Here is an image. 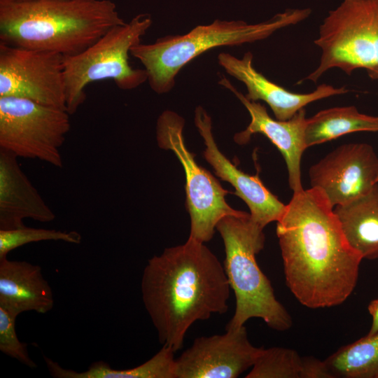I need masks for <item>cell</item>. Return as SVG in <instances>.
Here are the masks:
<instances>
[{
	"label": "cell",
	"instance_id": "obj_1",
	"mask_svg": "<svg viewBox=\"0 0 378 378\" xmlns=\"http://www.w3.org/2000/svg\"><path fill=\"white\" fill-rule=\"evenodd\" d=\"M276 231L286 284L301 304L328 308L351 295L363 258L348 242L320 189L293 192Z\"/></svg>",
	"mask_w": 378,
	"mask_h": 378
},
{
	"label": "cell",
	"instance_id": "obj_2",
	"mask_svg": "<svg viewBox=\"0 0 378 378\" xmlns=\"http://www.w3.org/2000/svg\"><path fill=\"white\" fill-rule=\"evenodd\" d=\"M230 289L218 258L190 237L150 258L141 282L143 303L159 342L174 352L183 347L194 323L228 310Z\"/></svg>",
	"mask_w": 378,
	"mask_h": 378
},
{
	"label": "cell",
	"instance_id": "obj_3",
	"mask_svg": "<svg viewBox=\"0 0 378 378\" xmlns=\"http://www.w3.org/2000/svg\"><path fill=\"white\" fill-rule=\"evenodd\" d=\"M125 23L111 0H0V42L63 56Z\"/></svg>",
	"mask_w": 378,
	"mask_h": 378
},
{
	"label": "cell",
	"instance_id": "obj_4",
	"mask_svg": "<svg viewBox=\"0 0 378 378\" xmlns=\"http://www.w3.org/2000/svg\"><path fill=\"white\" fill-rule=\"evenodd\" d=\"M311 13L310 8H289L257 24L217 19L183 35L165 36L149 44L140 42L131 48L130 54L144 65L150 88L162 94L172 90L176 76L185 65L206 51L263 40L304 20Z\"/></svg>",
	"mask_w": 378,
	"mask_h": 378
},
{
	"label": "cell",
	"instance_id": "obj_5",
	"mask_svg": "<svg viewBox=\"0 0 378 378\" xmlns=\"http://www.w3.org/2000/svg\"><path fill=\"white\" fill-rule=\"evenodd\" d=\"M216 229L224 243V269L236 300L235 311L226 329L243 326L252 318L262 319L274 330L290 329L292 318L276 298L270 280L256 261V255L264 247L263 229L245 211L224 216Z\"/></svg>",
	"mask_w": 378,
	"mask_h": 378
},
{
	"label": "cell",
	"instance_id": "obj_6",
	"mask_svg": "<svg viewBox=\"0 0 378 378\" xmlns=\"http://www.w3.org/2000/svg\"><path fill=\"white\" fill-rule=\"evenodd\" d=\"M151 24L149 14H139L130 22L110 29L81 52L64 56L66 111L70 115L85 100V88L90 83L111 79L118 88L129 90L147 81L144 69L130 66L129 54Z\"/></svg>",
	"mask_w": 378,
	"mask_h": 378
},
{
	"label": "cell",
	"instance_id": "obj_7",
	"mask_svg": "<svg viewBox=\"0 0 378 378\" xmlns=\"http://www.w3.org/2000/svg\"><path fill=\"white\" fill-rule=\"evenodd\" d=\"M321 50L318 67L304 80L314 83L337 68L347 75L378 66V0H343L329 12L314 41Z\"/></svg>",
	"mask_w": 378,
	"mask_h": 378
},
{
	"label": "cell",
	"instance_id": "obj_8",
	"mask_svg": "<svg viewBox=\"0 0 378 378\" xmlns=\"http://www.w3.org/2000/svg\"><path fill=\"white\" fill-rule=\"evenodd\" d=\"M70 115L29 99L0 97V149L62 167L60 150L71 129Z\"/></svg>",
	"mask_w": 378,
	"mask_h": 378
},
{
	"label": "cell",
	"instance_id": "obj_9",
	"mask_svg": "<svg viewBox=\"0 0 378 378\" xmlns=\"http://www.w3.org/2000/svg\"><path fill=\"white\" fill-rule=\"evenodd\" d=\"M184 120L176 113L164 111L156 125L159 147L172 150L183 166L186 175V204L190 217V237L205 243L214 234L224 216L240 214L226 202L229 192L206 169L200 166L185 144Z\"/></svg>",
	"mask_w": 378,
	"mask_h": 378
},
{
	"label": "cell",
	"instance_id": "obj_10",
	"mask_svg": "<svg viewBox=\"0 0 378 378\" xmlns=\"http://www.w3.org/2000/svg\"><path fill=\"white\" fill-rule=\"evenodd\" d=\"M64 56L0 42V97L66 110Z\"/></svg>",
	"mask_w": 378,
	"mask_h": 378
},
{
	"label": "cell",
	"instance_id": "obj_11",
	"mask_svg": "<svg viewBox=\"0 0 378 378\" xmlns=\"http://www.w3.org/2000/svg\"><path fill=\"white\" fill-rule=\"evenodd\" d=\"M309 176L311 186L320 189L335 207L367 193L377 183L378 156L368 144H344L313 164Z\"/></svg>",
	"mask_w": 378,
	"mask_h": 378
},
{
	"label": "cell",
	"instance_id": "obj_12",
	"mask_svg": "<svg viewBox=\"0 0 378 378\" xmlns=\"http://www.w3.org/2000/svg\"><path fill=\"white\" fill-rule=\"evenodd\" d=\"M262 349L250 342L245 326L197 337L176 358V378H236L252 368Z\"/></svg>",
	"mask_w": 378,
	"mask_h": 378
},
{
	"label": "cell",
	"instance_id": "obj_13",
	"mask_svg": "<svg viewBox=\"0 0 378 378\" xmlns=\"http://www.w3.org/2000/svg\"><path fill=\"white\" fill-rule=\"evenodd\" d=\"M218 84L230 90L246 107L251 121L246 130L234 135L239 144H245L254 134L268 138L282 154L288 173V183L293 192L303 190L301 180V159L307 148L305 143L306 111L300 109L287 120H274L270 116L264 105L248 99L224 76Z\"/></svg>",
	"mask_w": 378,
	"mask_h": 378
},
{
	"label": "cell",
	"instance_id": "obj_14",
	"mask_svg": "<svg viewBox=\"0 0 378 378\" xmlns=\"http://www.w3.org/2000/svg\"><path fill=\"white\" fill-rule=\"evenodd\" d=\"M194 120L205 145L204 158L219 178L234 187V194L247 204L252 220L262 229L278 221L286 204L265 186L258 175L242 172L220 151L213 136L211 118L202 106L196 108Z\"/></svg>",
	"mask_w": 378,
	"mask_h": 378
},
{
	"label": "cell",
	"instance_id": "obj_15",
	"mask_svg": "<svg viewBox=\"0 0 378 378\" xmlns=\"http://www.w3.org/2000/svg\"><path fill=\"white\" fill-rule=\"evenodd\" d=\"M253 54L246 52L241 58L226 52L218 56V62L225 71L246 87V97L253 102L262 100L269 105L275 118L287 120L307 104L331 96L347 93L344 87L334 88L321 84L309 93L290 92L267 79L253 65Z\"/></svg>",
	"mask_w": 378,
	"mask_h": 378
},
{
	"label": "cell",
	"instance_id": "obj_16",
	"mask_svg": "<svg viewBox=\"0 0 378 378\" xmlns=\"http://www.w3.org/2000/svg\"><path fill=\"white\" fill-rule=\"evenodd\" d=\"M18 158L0 149V230L21 227L27 218L48 223L56 218Z\"/></svg>",
	"mask_w": 378,
	"mask_h": 378
},
{
	"label": "cell",
	"instance_id": "obj_17",
	"mask_svg": "<svg viewBox=\"0 0 378 378\" xmlns=\"http://www.w3.org/2000/svg\"><path fill=\"white\" fill-rule=\"evenodd\" d=\"M52 290L39 265L0 260V307L17 316L29 311L46 314L54 307Z\"/></svg>",
	"mask_w": 378,
	"mask_h": 378
},
{
	"label": "cell",
	"instance_id": "obj_18",
	"mask_svg": "<svg viewBox=\"0 0 378 378\" xmlns=\"http://www.w3.org/2000/svg\"><path fill=\"white\" fill-rule=\"evenodd\" d=\"M343 232L363 259L378 258V183L367 193L335 206Z\"/></svg>",
	"mask_w": 378,
	"mask_h": 378
},
{
	"label": "cell",
	"instance_id": "obj_19",
	"mask_svg": "<svg viewBox=\"0 0 378 378\" xmlns=\"http://www.w3.org/2000/svg\"><path fill=\"white\" fill-rule=\"evenodd\" d=\"M175 352L162 346L145 363L130 369H113L102 360L92 363L88 370L77 372L62 368L58 363L44 356L51 377L54 378H176Z\"/></svg>",
	"mask_w": 378,
	"mask_h": 378
},
{
	"label": "cell",
	"instance_id": "obj_20",
	"mask_svg": "<svg viewBox=\"0 0 378 378\" xmlns=\"http://www.w3.org/2000/svg\"><path fill=\"white\" fill-rule=\"evenodd\" d=\"M357 132H378V116L360 113L354 106L320 111L307 118V147L321 144Z\"/></svg>",
	"mask_w": 378,
	"mask_h": 378
},
{
	"label": "cell",
	"instance_id": "obj_21",
	"mask_svg": "<svg viewBox=\"0 0 378 378\" xmlns=\"http://www.w3.org/2000/svg\"><path fill=\"white\" fill-rule=\"evenodd\" d=\"M324 361L335 378H378V332L340 347Z\"/></svg>",
	"mask_w": 378,
	"mask_h": 378
},
{
	"label": "cell",
	"instance_id": "obj_22",
	"mask_svg": "<svg viewBox=\"0 0 378 378\" xmlns=\"http://www.w3.org/2000/svg\"><path fill=\"white\" fill-rule=\"evenodd\" d=\"M303 357L294 349L263 348L246 378H302Z\"/></svg>",
	"mask_w": 378,
	"mask_h": 378
},
{
	"label": "cell",
	"instance_id": "obj_23",
	"mask_svg": "<svg viewBox=\"0 0 378 378\" xmlns=\"http://www.w3.org/2000/svg\"><path fill=\"white\" fill-rule=\"evenodd\" d=\"M43 241H62L80 244L81 235L75 231L64 232L54 229L26 227L0 230V260L7 258L13 250L25 244Z\"/></svg>",
	"mask_w": 378,
	"mask_h": 378
},
{
	"label": "cell",
	"instance_id": "obj_24",
	"mask_svg": "<svg viewBox=\"0 0 378 378\" xmlns=\"http://www.w3.org/2000/svg\"><path fill=\"white\" fill-rule=\"evenodd\" d=\"M15 320V317L0 307V350L23 365L36 368L37 365L29 356L27 344L18 339Z\"/></svg>",
	"mask_w": 378,
	"mask_h": 378
},
{
	"label": "cell",
	"instance_id": "obj_25",
	"mask_svg": "<svg viewBox=\"0 0 378 378\" xmlns=\"http://www.w3.org/2000/svg\"><path fill=\"white\" fill-rule=\"evenodd\" d=\"M302 378H335L324 360L303 357Z\"/></svg>",
	"mask_w": 378,
	"mask_h": 378
},
{
	"label": "cell",
	"instance_id": "obj_26",
	"mask_svg": "<svg viewBox=\"0 0 378 378\" xmlns=\"http://www.w3.org/2000/svg\"><path fill=\"white\" fill-rule=\"evenodd\" d=\"M372 316V325L367 335L371 336L378 332V298L370 302L368 307Z\"/></svg>",
	"mask_w": 378,
	"mask_h": 378
},
{
	"label": "cell",
	"instance_id": "obj_27",
	"mask_svg": "<svg viewBox=\"0 0 378 378\" xmlns=\"http://www.w3.org/2000/svg\"><path fill=\"white\" fill-rule=\"evenodd\" d=\"M368 76L373 80H378V66L366 70Z\"/></svg>",
	"mask_w": 378,
	"mask_h": 378
},
{
	"label": "cell",
	"instance_id": "obj_28",
	"mask_svg": "<svg viewBox=\"0 0 378 378\" xmlns=\"http://www.w3.org/2000/svg\"><path fill=\"white\" fill-rule=\"evenodd\" d=\"M10 1H24V0H10Z\"/></svg>",
	"mask_w": 378,
	"mask_h": 378
},
{
	"label": "cell",
	"instance_id": "obj_29",
	"mask_svg": "<svg viewBox=\"0 0 378 378\" xmlns=\"http://www.w3.org/2000/svg\"><path fill=\"white\" fill-rule=\"evenodd\" d=\"M377 183H378V178H377Z\"/></svg>",
	"mask_w": 378,
	"mask_h": 378
}]
</instances>
